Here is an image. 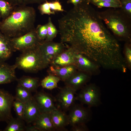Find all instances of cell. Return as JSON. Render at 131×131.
Instances as JSON below:
<instances>
[{
    "label": "cell",
    "mask_w": 131,
    "mask_h": 131,
    "mask_svg": "<svg viewBox=\"0 0 131 131\" xmlns=\"http://www.w3.org/2000/svg\"><path fill=\"white\" fill-rule=\"evenodd\" d=\"M77 71L64 82L65 86L76 91L81 89L89 81L90 77L87 73Z\"/></svg>",
    "instance_id": "cell-13"
},
{
    "label": "cell",
    "mask_w": 131,
    "mask_h": 131,
    "mask_svg": "<svg viewBox=\"0 0 131 131\" xmlns=\"http://www.w3.org/2000/svg\"><path fill=\"white\" fill-rule=\"evenodd\" d=\"M13 107L17 118L24 120V103L17 99L15 98L13 102Z\"/></svg>",
    "instance_id": "cell-28"
},
{
    "label": "cell",
    "mask_w": 131,
    "mask_h": 131,
    "mask_svg": "<svg viewBox=\"0 0 131 131\" xmlns=\"http://www.w3.org/2000/svg\"><path fill=\"white\" fill-rule=\"evenodd\" d=\"M98 14L102 21L115 34L122 38L129 37V25L120 13L116 11H107Z\"/></svg>",
    "instance_id": "cell-4"
},
{
    "label": "cell",
    "mask_w": 131,
    "mask_h": 131,
    "mask_svg": "<svg viewBox=\"0 0 131 131\" xmlns=\"http://www.w3.org/2000/svg\"><path fill=\"white\" fill-rule=\"evenodd\" d=\"M47 24V36L45 41H52L57 36L58 31L53 24L50 17L48 18Z\"/></svg>",
    "instance_id": "cell-27"
},
{
    "label": "cell",
    "mask_w": 131,
    "mask_h": 131,
    "mask_svg": "<svg viewBox=\"0 0 131 131\" xmlns=\"http://www.w3.org/2000/svg\"><path fill=\"white\" fill-rule=\"evenodd\" d=\"M17 85L31 92H36L40 85L39 79L37 77L23 76L17 79Z\"/></svg>",
    "instance_id": "cell-20"
},
{
    "label": "cell",
    "mask_w": 131,
    "mask_h": 131,
    "mask_svg": "<svg viewBox=\"0 0 131 131\" xmlns=\"http://www.w3.org/2000/svg\"><path fill=\"white\" fill-rule=\"evenodd\" d=\"M14 52L10 38L0 32V61H5L9 59Z\"/></svg>",
    "instance_id": "cell-19"
},
{
    "label": "cell",
    "mask_w": 131,
    "mask_h": 131,
    "mask_svg": "<svg viewBox=\"0 0 131 131\" xmlns=\"http://www.w3.org/2000/svg\"><path fill=\"white\" fill-rule=\"evenodd\" d=\"M23 120L17 118L13 117L7 123L8 125L4 131H24L25 130Z\"/></svg>",
    "instance_id": "cell-22"
},
{
    "label": "cell",
    "mask_w": 131,
    "mask_h": 131,
    "mask_svg": "<svg viewBox=\"0 0 131 131\" xmlns=\"http://www.w3.org/2000/svg\"><path fill=\"white\" fill-rule=\"evenodd\" d=\"M121 8L123 10L129 15L131 14V0L124 1L122 2Z\"/></svg>",
    "instance_id": "cell-33"
},
{
    "label": "cell",
    "mask_w": 131,
    "mask_h": 131,
    "mask_svg": "<svg viewBox=\"0 0 131 131\" xmlns=\"http://www.w3.org/2000/svg\"><path fill=\"white\" fill-rule=\"evenodd\" d=\"M90 108L85 107L81 103H75L68 111V116L69 125L73 126L86 124L92 118V112Z\"/></svg>",
    "instance_id": "cell-7"
},
{
    "label": "cell",
    "mask_w": 131,
    "mask_h": 131,
    "mask_svg": "<svg viewBox=\"0 0 131 131\" xmlns=\"http://www.w3.org/2000/svg\"><path fill=\"white\" fill-rule=\"evenodd\" d=\"M90 0H84L83 1H86L90 3Z\"/></svg>",
    "instance_id": "cell-40"
},
{
    "label": "cell",
    "mask_w": 131,
    "mask_h": 131,
    "mask_svg": "<svg viewBox=\"0 0 131 131\" xmlns=\"http://www.w3.org/2000/svg\"><path fill=\"white\" fill-rule=\"evenodd\" d=\"M24 104V120L27 123H33L40 113L33 96Z\"/></svg>",
    "instance_id": "cell-16"
},
{
    "label": "cell",
    "mask_w": 131,
    "mask_h": 131,
    "mask_svg": "<svg viewBox=\"0 0 131 131\" xmlns=\"http://www.w3.org/2000/svg\"><path fill=\"white\" fill-rule=\"evenodd\" d=\"M15 97L8 91L0 88V122L7 123L13 117L11 110Z\"/></svg>",
    "instance_id": "cell-9"
},
{
    "label": "cell",
    "mask_w": 131,
    "mask_h": 131,
    "mask_svg": "<svg viewBox=\"0 0 131 131\" xmlns=\"http://www.w3.org/2000/svg\"><path fill=\"white\" fill-rule=\"evenodd\" d=\"M48 74L41 80L40 85L44 88L52 90L57 87L58 83L60 80L56 76Z\"/></svg>",
    "instance_id": "cell-23"
},
{
    "label": "cell",
    "mask_w": 131,
    "mask_h": 131,
    "mask_svg": "<svg viewBox=\"0 0 131 131\" xmlns=\"http://www.w3.org/2000/svg\"><path fill=\"white\" fill-rule=\"evenodd\" d=\"M25 131H40L38 129L33 125L27 127L26 126Z\"/></svg>",
    "instance_id": "cell-38"
},
{
    "label": "cell",
    "mask_w": 131,
    "mask_h": 131,
    "mask_svg": "<svg viewBox=\"0 0 131 131\" xmlns=\"http://www.w3.org/2000/svg\"><path fill=\"white\" fill-rule=\"evenodd\" d=\"M38 36L42 41L45 40L47 36V24L43 25H38L36 28Z\"/></svg>",
    "instance_id": "cell-29"
},
{
    "label": "cell",
    "mask_w": 131,
    "mask_h": 131,
    "mask_svg": "<svg viewBox=\"0 0 131 131\" xmlns=\"http://www.w3.org/2000/svg\"><path fill=\"white\" fill-rule=\"evenodd\" d=\"M36 16L35 10L32 7H15L0 24L1 32L10 38L25 34L35 29Z\"/></svg>",
    "instance_id": "cell-2"
},
{
    "label": "cell",
    "mask_w": 131,
    "mask_h": 131,
    "mask_svg": "<svg viewBox=\"0 0 131 131\" xmlns=\"http://www.w3.org/2000/svg\"><path fill=\"white\" fill-rule=\"evenodd\" d=\"M40 131H55V129L51 120L50 113H40L33 123Z\"/></svg>",
    "instance_id": "cell-18"
},
{
    "label": "cell",
    "mask_w": 131,
    "mask_h": 131,
    "mask_svg": "<svg viewBox=\"0 0 131 131\" xmlns=\"http://www.w3.org/2000/svg\"><path fill=\"white\" fill-rule=\"evenodd\" d=\"M14 7L5 0H0V17L4 19L7 17Z\"/></svg>",
    "instance_id": "cell-25"
},
{
    "label": "cell",
    "mask_w": 131,
    "mask_h": 131,
    "mask_svg": "<svg viewBox=\"0 0 131 131\" xmlns=\"http://www.w3.org/2000/svg\"><path fill=\"white\" fill-rule=\"evenodd\" d=\"M39 47L50 63L54 58L66 49V47L63 42H56L52 41H42Z\"/></svg>",
    "instance_id": "cell-12"
},
{
    "label": "cell",
    "mask_w": 131,
    "mask_h": 131,
    "mask_svg": "<svg viewBox=\"0 0 131 131\" xmlns=\"http://www.w3.org/2000/svg\"><path fill=\"white\" fill-rule=\"evenodd\" d=\"M21 52L16 59L15 65L17 68L26 72L34 73L46 68L50 65L49 61L39 45Z\"/></svg>",
    "instance_id": "cell-3"
},
{
    "label": "cell",
    "mask_w": 131,
    "mask_h": 131,
    "mask_svg": "<svg viewBox=\"0 0 131 131\" xmlns=\"http://www.w3.org/2000/svg\"><path fill=\"white\" fill-rule=\"evenodd\" d=\"M13 6H28L34 4H41L48 0H5Z\"/></svg>",
    "instance_id": "cell-26"
},
{
    "label": "cell",
    "mask_w": 131,
    "mask_h": 131,
    "mask_svg": "<svg viewBox=\"0 0 131 131\" xmlns=\"http://www.w3.org/2000/svg\"><path fill=\"white\" fill-rule=\"evenodd\" d=\"M51 10L53 11L63 12L64 10L59 0H56L52 2H49Z\"/></svg>",
    "instance_id": "cell-32"
},
{
    "label": "cell",
    "mask_w": 131,
    "mask_h": 131,
    "mask_svg": "<svg viewBox=\"0 0 131 131\" xmlns=\"http://www.w3.org/2000/svg\"><path fill=\"white\" fill-rule=\"evenodd\" d=\"M76 92L72 88L66 86L60 88L55 98L57 108L65 112L68 111L75 104Z\"/></svg>",
    "instance_id": "cell-8"
},
{
    "label": "cell",
    "mask_w": 131,
    "mask_h": 131,
    "mask_svg": "<svg viewBox=\"0 0 131 131\" xmlns=\"http://www.w3.org/2000/svg\"><path fill=\"white\" fill-rule=\"evenodd\" d=\"M70 130L71 131H88L89 129L86 124H82L72 126Z\"/></svg>",
    "instance_id": "cell-34"
},
{
    "label": "cell",
    "mask_w": 131,
    "mask_h": 131,
    "mask_svg": "<svg viewBox=\"0 0 131 131\" xmlns=\"http://www.w3.org/2000/svg\"><path fill=\"white\" fill-rule=\"evenodd\" d=\"M38 8L41 14L42 15L47 14L48 15H54L55 12L51 10L48 1L41 4L38 7Z\"/></svg>",
    "instance_id": "cell-30"
},
{
    "label": "cell",
    "mask_w": 131,
    "mask_h": 131,
    "mask_svg": "<svg viewBox=\"0 0 131 131\" xmlns=\"http://www.w3.org/2000/svg\"><path fill=\"white\" fill-rule=\"evenodd\" d=\"M65 112L57 108L50 113L55 131H68L66 127L69 125V120L68 115Z\"/></svg>",
    "instance_id": "cell-14"
},
{
    "label": "cell",
    "mask_w": 131,
    "mask_h": 131,
    "mask_svg": "<svg viewBox=\"0 0 131 131\" xmlns=\"http://www.w3.org/2000/svg\"><path fill=\"white\" fill-rule=\"evenodd\" d=\"M125 54L127 61L130 64H131V49L130 48L128 47H126L125 50Z\"/></svg>",
    "instance_id": "cell-35"
},
{
    "label": "cell",
    "mask_w": 131,
    "mask_h": 131,
    "mask_svg": "<svg viewBox=\"0 0 131 131\" xmlns=\"http://www.w3.org/2000/svg\"><path fill=\"white\" fill-rule=\"evenodd\" d=\"M10 41L14 52L18 51L22 52L38 46L41 41L35 28L21 36L10 38Z\"/></svg>",
    "instance_id": "cell-6"
},
{
    "label": "cell",
    "mask_w": 131,
    "mask_h": 131,
    "mask_svg": "<svg viewBox=\"0 0 131 131\" xmlns=\"http://www.w3.org/2000/svg\"><path fill=\"white\" fill-rule=\"evenodd\" d=\"M15 64L10 65L4 61H0V84L10 83L16 81Z\"/></svg>",
    "instance_id": "cell-15"
},
{
    "label": "cell",
    "mask_w": 131,
    "mask_h": 131,
    "mask_svg": "<svg viewBox=\"0 0 131 131\" xmlns=\"http://www.w3.org/2000/svg\"><path fill=\"white\" fill-rule=\"evenodd\" d=\"M84 0H68L67 3L73 4L74 6H76L80 4Z\"/></svg>",
    "instance_id": "cell-37"
},
{
    "label": "cell",
    "mask_w": 131,
    "mask_h": 131,
    "mask_svg": "<svg viewBox=\"0 0 131 131\" xmlns=\"http://www.w3.org/2000/svg\"><path fill=\"white\" fill-rule=\"evenodd\" d=\"M99 1H104L122 3L120 0H90V3H92L94 2Z\"/></svg>",
    "instance_id": "cell-36"
},
{
    "label": "cell",
    "mask_w": 131,
    "mask_h": 131,
    "mask_svg": "<svg viewBox=\"0 0 131 131\" xmlns=\"http://www.w3.org/2000/svg\"><path fill=\"white\" fill-rule=\"evenodd\" d=\"M61 42L69 44L77 52L106 69L120 62V46L103 23L98 13L83 1L58 20Z\"/></svg>",
    "instance_id": "cell-1"
},
{
    "label": "cell",
    "mask_w": 131,
    "mask_h": 131,
    "mask_svg": "<svg viewBox=\"0 0 131 131\" xmlns=\"http://www.w3.org/2000/svg\"><path fill=\"white\" fill-rule=\"evenodd\" d=\"M16 92L15 98L17 99L24 103L33 96L31 92L18 85L16 88Z\"/></svg>",
    "instance_id": "cell-24"
},
{
    "label": "cell",
    "mask_w": 131,
    "mask_h": 131,
    "mask_svg": "<svg viewBox=\"0 0 131 131\" xmlns=\"http://www.w3.org/2000/svg\"><path fill=\"white\" fill-rule=\"evenodd\" d=\"M74 65L79 71L87 73L92 69L94 66L93 62L89 58L77 52L75 55Z\"/></svg>",
    "instance_id": "cell-21"
},
{
    "label": "cell",
    "mask_w": 131,
    "mask_h": 131,
    "mask_svg": "<svg viewBox=\"0 0 131 131\" xmlns=\"http://www.w3.org/2000/svg\"><path fill=\"white\" fill-rule=\"evenodd\" d=\"M77 70L74 65H70L59 68H56L50 66L48 69V74L56 76L60 81L64 82L69 78Z\"/></svg>",
    "instance_id": "cell-17"
},
{
    "label": "cell",
    "mask_w": 131,
    "mask_h": 131,
    "mask_svg": "<svg viewBox=\"0 0 131 131\" xmlns=\"http://www.w3.org/2000/svg\"><path fill=\"white\" fill-rule=\"evenodd\" d=\"M76 50L69 46L50 62L51 66L56 68L70 65H74Z\"/></svg>",
    "instance_id": "cell-11"
},
{
    "label": "cell",
    "mask_w": 131,
    "mask_h": 131,
    "mask_svg": "<svg viewBox=\"0 0 131 131\" xmlns=\"http://www.w3.org/2000/svg\"><path fill=\"white\" fill-rule=\"evenodd\" d=\"M121 1V2H122L124 1H126L129 0H120Z\"/></svg>",
    "instance_id": "cell-39"
},
{
    "label": "cell",
    "mask_w": 131,
    "mask_h": 131,
    "mask_svg": "<svg viewBox=\"0 0 131 131\" xmlns=\"http://www.w3.org/2000/svg\"><path fill=\"white\" fill-rule=\"evenodd\" d=\"M40 113H50L57 108L55 104V98L42 91H36L33 96Z\"/></svg>",
    "instance_id": "cell-10"
},
{
    "label": "cell",
    "mask_w": 131,
    "mask_h": 131,
    "mask_svg": "<svg viewBox=\"0 0 131 131\" xmlns=\"http://www.w3.org/2000/svg\"><path fill=\"white\" fill-rule=\"evenodd\" d=\"M76 97V100L82 105L90 108L97 107L101 104V93L95 85L90 84L84 86Z\"/></svg>",
    "instance_id": "cell-5"
},
{
    "label": "cell",
    "mask_w": 131,
    "mask_h": 131,
    "mask_svg": "<svg viewBox=\"0 0 131 131\" xmlns=\"http://www.w3.org/2000/svg\"><path fill=\"white\" fill-rule=\"evenodd\" d=\"M98 7H106L114 8H121L122 4L117 3L104 1H99L92 3Z\"/></svg>",
    "instance_id": "cell-31"
}]
</instances>
